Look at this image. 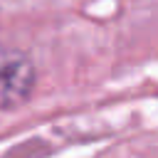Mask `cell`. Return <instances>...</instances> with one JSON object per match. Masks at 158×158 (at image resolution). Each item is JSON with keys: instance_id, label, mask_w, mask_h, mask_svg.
Segmentation results:
<instances>
[{"instance_id": "1", "label": "cell", "mask_w": 158, "mask_h": 158, "mask_svg": "<svg viewBox=\"0 0 158 158\" xmlns=\"http://www.w3.org/2000/svg\"><path fill=\"white\" fill-rule=\"evenodd\" d=\"M37 84V69L27 52L0 47V111L22 106Z\"/></svg>"}]
</instances>
